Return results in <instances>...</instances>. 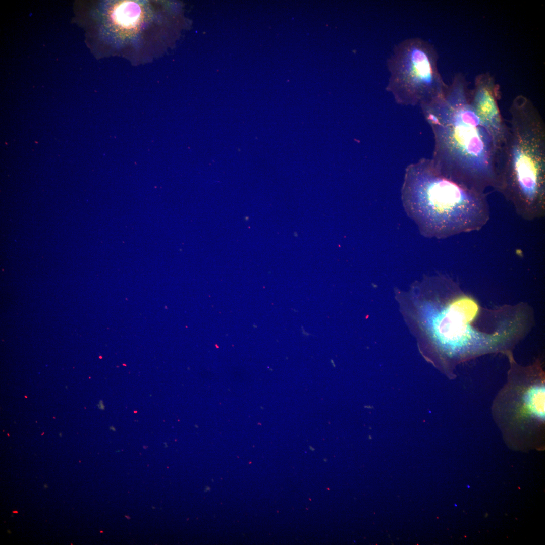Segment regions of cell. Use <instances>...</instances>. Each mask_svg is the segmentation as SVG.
<instances>
[{"label": "cell", "instance_id": "obj_1", "mask_svg": "<svg viewBox=\"0 0 545 545\" xmlns=\"http://www.w3.org/2000/svg\"><path fill=\"white\" fill-rule=\"evenodd\" d=\"M434 137L431 161L444 176L485 193L494 187L496 153L502 138L478 116L462 91L452 87L420 106Z\"/></svg>", "mask_w": 545, "mask_h": 545}, {"label": "cell", "instance_id": "obj_2", "mask_svg": "<svg viewBox=\"0 0 545 545\" xmlns=\"http://www.w3.org/2000/svg\"><path fill=\"white\" fill-rule=\"evenodd\" d=\"M494 188L528 221L545 213V125L525 99L512 107L496 153Z\"/></svg>", "mask_w": 545, "mask_h": 545}, {"label": "cell", "instance_id": "obj_3", "mask_svg": "<svg viewBox=\"0 0 545 545\" xmlns=\"http://www.w3.org/2000/svg\"><path fill=\"white\" fill-rule=\"evenodd\" d=\"M402 198L426 236L437 238L478 231L489 219L486 195L442 175L423 158L406 169Z\"/></svg>", "mask_w": 545, "mask_h": 545}, {"label": "cell", "instance_id": "obj_4", "mask_svg": "<svg viewBox=\"0 0 545 545\" xmlns=\"http://www.w3.org/2000/svg\"><path fill=\"white\" fill-rule=\"evenodd\" d=\"M178 8L168 1L113 2L108 20L117 54L134 65L163 56L176 40L181 19Z\"/></svg>", "mask_w": 545, "mask_h": 545}, {"label": "cell", "instance_id": "obj_5", "mask_svg": "<svg viewBox=\"0 0 545 545\" xmlns=\"http://www.w3.org/2000/svg\"><path fill=\"white\" fill-rule=\"evenodd\" d=\"M545 377L539 364L511 368L493 404L495 422L507 433L542 431L545 423Z\"/></svg>", "mask_w": 545, "mask_h": 545}, {"label": "cell", "instance_id": "obj_6", "mask_svg": "<svg viewBox=\"0 0 545 545\" xmlns=\"http://www.w3.org/2000/svg\"><path fill=\"white\" fill-rule=\"evenodd\" d=\"M387 64L390 76L386 89L397 103L421 106L443 94L434 52L421 38H408L399 42Z\"/></svg>", "mask_w": 545, "mask_h": 545}, {"label": "cell", "instance_id": "obj_7", "mask_svg": "<svg viewBox=\"0 0 545 545\" xmlns=\"http://www.w3.org/2000/svg\"><path fill=\"white\" fill-rule=\"evenodd\" d=\"M472 105L481 119L498 135L503 137L505 123L501 118L495 96L490 89L479 87L474 93Z\"/></svg>", "mask_w": 545, "mask_h": 545}, {"label": "cell", "instance_id": "obj_8", "mask_svg": "<svg viewBox=\"0 0 545 545\" xmlns=\"http://www.w3.org/2000/svg\"><path fill=\"white\" fill-rule=\"evenodd\" d=\"M44 487H45V488H47V484H45V485H44Z\"/></svg>", "mask_w": 545, "mask_h": 545}, {"label": "cell", "instance_id": "obj_9", "mask_svg": "<svg viewBox=\"0 0 545 545\" xmlns=\"http://www.w3.org/2000/svg\"><path fill=\"white\" fill-rule=\"evenodd\" d=\"M125 517H126L127 518H128V519H130V517L128 516H125Z\"/></svg>", "mask_w": 545, "mask_h": 545}]
</instances>
